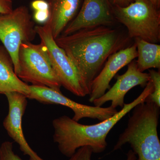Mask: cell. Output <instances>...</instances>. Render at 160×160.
I'll list each match as a JSON object with an SVG mask.
<instances>
[{"label":"cell","instance_id":"cell-19","mask_svg":"<svg viewBox=\"0 0 160 160\" xmlns=\"http://www.w3.org/2000/svg\"><path fill=\"white\" fill-rule=\"evenodd\" d=\"M49 10H39L35 11L33 18L36 22L39 24H45L49 19Z\"/></svg>","mask_w":160,"mask_h":160},{"label":"cell","instance_id":"cell-8","mask_svg":"<svg viewBox=\"0 0 160 160\" xmlns=\"http://www.w3.org/2000/svg\"><path fill=\"white\" fill-rule=\"evenodd\" d=\"M29 92L27 98L36 100L45 104H58L70 108L74 112L72 119L78 122L85 118L98 119L102 122L118 112L116 108L98 107L84 105L74 102L65 96L61 91L47 86L29 85Z\"/></svg>","mask_w":160,"mask_h":160},{"label":"cell","instance_id":"cell-12","mask_svg":"<svg viewBox=\"0 0 160 160\" xmlns=\"http://www.w3.org/2000/svg\"><path fill=\"white\" fill-rule=\"evenodd\" d=\"M128 65L127 71L124 74L118 76L116 82L113 86L93 101L94 106L102 107L107 102H111V107L116 108L119 106L122 108L125 104L124 98L130 89L136 86H146L150 79L149 73L140 72L136 61H132Z\"/></svg>","mask_w":160,"mask_h":160},{"label":"cell","instance_id":"cell-14","mask_svg":"<svg viewBox=\"0 0 160 160\" xmlns=\"http://www.w3.org/2000/svg\"><path fill=\"white\" fill-rule=\"evenodd\" d=\"M19 92L27 96L29 85L20 79L14 71L13 62L5 47L0 46V93Z\"/></svg>","mask_w":160,"mask_h":160},{"label":"cell","instance_id":"cell-20","mask_svg":"<svg viewBox=\"0 0 160 160\" xmlns=\"http://www.w3.org/2000/svg\"><path fill=\"white\" fill-rule=\"evenodd\" d=\"M12 10V0H0V15L7 14Z\"/></svg>","mask_w":160,"mask_h":160},{"label":"cell","instance_id":"cell-11","mask_svg":"<svg viewBox=\"0 0 160 160\" xmlns=\"http://www.w3.org/2000/svg\"><path fill=\"white\" fill-rule=\"evenodd\" d=\"M135 43L112 54L108 58L99 73L92 81L89 93V102L93 101L105 94L110 88L112 79L120 69L138 57Z\"/></svg>","mask_w":160,"mask_h":160},{"label":"cell","instance_id":"cell-9","mask_svg":"<svg viewBox=\"0 0 160 160\" xmlns=\"http://www.w3.org/2000/svg\"><path fill=\"white\" fill-rule=\"evenodd\" d=\"M116 21L109 0H84L78 13L62 35H68L81 29L98 26L112 27Z\"/></svg>","mask_w":160,"mask_h":160},{"label":"cell","instance_id":"cell-7","mask_svg":"<svg viewBox=\"0 0 160 160\" xmlns=\"http://www.w3.org/2000/svg\"><path fill=\"white\" fill-rule=\"evenodd\" d=\"M36 34L35 26L26 6H20L9 13L0 15V40L12 60L17 75L20 46L33 41Z\"/></svg>","mask_w":160,"mask_h":160},{"label":"cell","instance_id":"cell-16","mask_svg":"<svg viewBox=\"0 0 160 160\" xmlns=\"http://www.w3.org/2000/svg\"><path fill=\"white\" fill-rule=\"evenodd\" d=\"M92 149L89 146H83L76 151L69 160H92ZM126 160H138L137 156L132 150H129L126 154Z\"/></svg>","mask_w":160,"mask_h":160},{"label":"cell","instance_id":"cell-3","mask_svg":"<svg viewBox=\"0 0 160 160\" xmlns=\"http://www.w3.org/2000/svg\"><path fill=\"white\" fill-rule=\"evenodd\" d=\"M132 110L127 127L120 135L113 151L128 143L138 160H160L158 132L160 107L147 98Z\"/></svg>","mask_w":160,"mask_h":160},{"label":"cell","instance_id":"cell-6","mask_svg":"<svg viewBox=\"0 0 160 160\" xmlns=\"http://www.w3.org/2000/svg\"><path fill=\"white\" fill-rule=\"evenodd\" d=\"M18 64L17 76L23 82L60 90L61 83L42 43L37 45L31 42L22 43L19 51Z\"/></svg>","mask_w":160,"mask_h":160},{"label":"cell","instance_id":"cell-5","mask_svg":"<svg viewBox=\"0 0 160 160\" xmlns=\"http://www.w3.org/2000/svg\"><path fill=\"white\" fill-rule=\"evenodd\" d=\"M37 34L45 46L52 67L61 86L77 96L84 97L90 93L84 79L66 52L56 42L49 22L35 26Z\"/></svg>","mask_w":160,"mask_h":160},{"label":"cell","instance_id":"cell-4","mask_svg":"<svg viewBox=\"0 0 160 160\" xmlns=\"http://www.w3.org/2000/svg\"><path fill=\"white\" fill-rule=\"evenodd\" d=\"M115 18L128 30L129 38L157 44L160 41V12L149 0H133L128 6H112Z\"/></svg>","mask_w":160,"mask_h":160},{"label":"cell","instance_id":"cell-2","mask_svg":"<svg viewBox=\"0 0 160 160\" xmlns=\"http://www.w3.org/2000/svg\"><path fill=\"white\" fill-rule=\"evenodd\" d=\"M153 91L152 82L149 80L137 98L131 102L125 103L116 114L98 124L83 125L66 115L55 119L52 123L53 142L61 153L68 158L83 146L90 147L93 153L102 152L107 147L106 138L110 130L135 106L146 101Z\"/></svg>","mask_w":160,"mask_h":160},{"label":"cell","instance_id":"cell-22","mask_svg":"<svg viewBox=\"0 0 160 160\" xmlns=\"http://www.w3.org/2000/svg\"><path fill=\"white\" fill-rule=\"evenodd\" d=\"M133 0H109L110 2L113 4V6H118L125 7L128 6L133 2Z\"/></svg>","mask_w":160,"mask_h":160},{"label":"cell","instance_id":"cell-23","mask_svg":"<svg viewBox=\"0 0 160 160\" xmlns=\"http://www.w3.org/2000/svg\"><path fill=\"white\" fill-rule=\"evenodd\" d=\"M158 9L160 8V0H149Z\"/></svg>","mask_w":160,"mask_h":160},{"label":"cell","instance_id":"cell-17","mask_svg":"<svg viewBox=\"0 0 160 160\" xmlns=\"http://www.w3.org/2000/svg\"><path fill=\"white\" fill-rule=\"evenodd\" d=\"M150 80L152 83L153 91L149 95L147 99L155 103L160 107V72L154 70H149Z\"/></svg>","mask_w":160,"mask_h":160},{"label":"cell","instance_id":"cell-13","mask_svg":"<svg viewBox=\"0 0 160 160\" xmlns=\"http://www.w3.org/2000/svg\"><path fill=\"white\" fill-rule=\"evenodd\" d=\"M81 0H49L50 16L48 22L55 40L62 35L73 19Z\"/></svg>","mask_w":160,"mask_h":160},{"label":"cell","instance_id":"cell-21","mask_svg":"<svg viewBox=\"0 0 160 160\" xmlns=\"http://www.w3.org/2000/svg\"><path fill=\"white\" fill-rule=\"evenodd\" d=\"M32 8L35 10H49V3L44 0H35L31 4Z\"/></svg>","mask_w":160,"mask_h":160},{"label":"cell","instance_id":"cell-18","mask_svg":"<svg viewBox=\"0 0 160 160\" xmlns=\"http://www.w3.org/2000/svg\"><path fill=\"white\" fill-rule=\"evenodd\" d=\"M13 142L6 141L0 146V160H23L13 150Z\"/></svg>","mask_w":160,"mask_h":160},{"label":"cell","instance_id":"cell-1","mask_svg":"<svg viewBox=\"0 0 160 160\" xmlns=\"http://www.w3.org/2000/svg\"><path fill=\"white\" fill-rule=\"evenodd\" d=\"M129 39L112 27L100 26L62 35L55 41L79 72L90 91L92 81L108 58L125 48Z\"/></svg>","mask_w":160,"mask_h":160},{"label":"cell","instance_id":"cell-15","mask_svg":"<svg viewBox=\"0 0 160 160\" xmlns=\"http://www.w3.org/2000/svg\"><path fill=\"white\" fill-rule=\"evenodd\" d=\"M135 44L138 53L136 62L138 69L141 72L155 68H160V45L137 38Z\"/></svg>","mask_w":160,"mask_h":160},{"label":"cell","instance_id":"cell-10","mask_svg":"<svg viewBox=\"0 0 160 160\" xmlns=\"http://www.w3.org/2000/svg\"><path fill=\"white\" fill-rule=\"evenodd\" d=\"M5 95L8 101L9 112L3 121L4 128L9 136L18 145L23 154L29 156V160H45L32 149L23 133L22 122L28 103L27 98L25 95L16 92Z\"/></svg>","mask_w":160,"mask_h":160}]
</instances>
